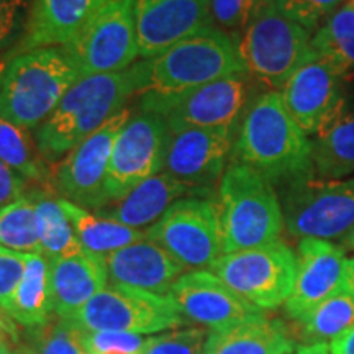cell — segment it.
Returning <instances> with one entry per match:
<instances>
[{"mask_svg":"<svg viewBox=\"0 0 354 354\" xmlns=\"http://www.w3.org/2000/svg\"><path fill=\"white\" fill-rule=\"evenodd\" d=\"M233 156L271 183L313 174L312 141L287 112L279 91L264 92L248 105Z\"/></svg>","mask_w":354,"mask_h":354,"instance_id":"obj_1","label":"cell"},{"mask_svg":"<svg viewBox=\"0 0 354 354\" xmlns=\"http://www.w3.org/2000/svg\"><path fill=\"white\" fill-rule=\"evenodd\" d=\"M138 94H176L218 79L246 74L238 41L209 25L156 57L131 66Z\"/></svg>","mask_w":354,"mask_h":354,"instance_id":"obj_2","label":"cell"},{"mask_svg":"<svg viewBox=\"0 0 354 354\" xmlns=\"http://www.w3.org/2000/svg\"><path fill=\"white\" fill-rule=\"evenodd\" d=\"M138 94L131 68L122 73L81 77L69 88L55 112L38 128L37 143L46 161H57L123 110Z\"/></svg>","mask_w":354,"mask_h":354,"instance_id":"obj_3","label":"cell"},{"mask_svg":"<svg viewBox=\"0 0 354 354\" xmlns=\"http://www.w3.org/2000/svg\"><path fill=\"white\" fill-rule=\"evenodd\" d=\"M216 209L223 254L276 243L286 227L271 180L236 161L221 176Z\"/></svg>","mask_w":354,"mask_h":354,"instance_id":"obj_4","label":"cell"},{"mask_svg":"<svg viewBox=\"0 0 354 354\" xmlns=\"http://www.w3.org/2000/svg\"><path fill=\"white\" fill-rule=\"evenodd\" d=\"M79 79L59 48L19 53L7 61L0 79V117L38 130Z\"/></svg>","mask_w":354,"mask_h":354,"instance_id":"obj_5","label":"cell"},{"mask_svg":"<svg viewBox=\"0 0 354 354\" xmlns=\"http://www.w3.org/2000/svg\"><path fill=\"white\" fill-rule=\"evenodd\" d=\"M308 30L287 19L272 2L241 33L238 50L248 76L277 91L312 56Z\"/></svg>","mask_w":354,"mask_h":354,"instance_id":"obj_6","label":"cell"},{"mask_svg":"<svg viewBox=\"0 0 354 354\" xmlns=\"http://www.w3.org/2000/svg\"><path fill=\"white\" fill-rule=\"evenodd\" d=\"M287 232L292 236L338 240L354 227V176L320 179L308 174L287 183L282 197Z\"/></svg>","mask_w":354,"mask_h":354,"instance_id":"obj_7","label":"cell"},{"mask_svg":"<svg viewBox=\"0 0 354 354\" xmlns=\"http://www.w3.org/2000/svg\"><path fill=\"white\" fill-rule=\"evenodd\" d=\"M61 50L79 77L131 68L140 56L135 0H109Z\"/></svg>","mask_w":354,"mask_h":354,"instance_id":"obj_8","label":"cell"},{"mask_svg":"<svg viewBox=\"0 0 354 354\" xmlns=\"http://www.w3.org/2000/svg\"><path fill=\"white\" fill-rule=\"evenodd\" d=\"M212 272L246 302L268 310L286 305L297 276V254L281 240L221 254Z\"/></svg>","mask_w":354,"mask_h":354,"instance_id":"obj_9","label":"cell"},{"mask_svg":"<svg viewBox=\"0 0 354 354\" xmlns=\"http://www.w3.org/2000/svg\"><path fill=\"white\" fill-rule=\"evenodd\" d=\"M250 94L248 74H234L176 94L141 95V110L165 122L167 133L187 128H233Z\"/></svg>","mask_w":354,"mask_h":354,"instance_id":"obj_10","label":"cell"},{"mask_svg":"<svg viewBox=\"0 0 354 354\" xmlns=\"http://www.w3.org/2000/svg\"><path fill=\"white\" fill-rule=\"evenodd\" d=\"M146 240L166 250L185 271H210L221 254L218 209L203 197H184L172 203Z\"/></svg>","mask_w":354,"mask_h":354,"instance_id":"obj_11","label":"cell"},{"mask_svg":"<svg viewBox=\"0 0 354 354\" xmlns=\"http://www.w3.org/2000/svg\"><path fill=\"white\" fill-rule=\"evenodd\" d=\"M73 322L87 331L145 335L176 328L185 320L169 295L112 284L88 300Z\"/></svg>","mask_w":354,"mask_h":354,"instance_id":"obj_12","label":"cell"},{"mask_svg":"<svg viewBox=\"0 0 354 354\" xmlns=\"http://www.w3.org/2000/svg\"><path fill=\"white\" fill-rule=\"evenodd\" d=\"M130 118L131 110H120L66 154L53 174V185L61 198L92 212L109 205L105 180L110 156L118 133Z\"/></svg>","mask_w":354,"mask_h":354,"instance_id":"obj_13","label":"cell"},{"mask_svg":"<svg viewBox=\"0 0 354 354\" xmlns=\"http://www.w3.org/2000/svg\"><path fill=\"white\" fill-rule=\"evenodd\" d=\"M348 79L328 59L312 53L282 87L287 112L305 135H318L346 110Z\"/></svg>","mask_w":354,"mask_h":354,"instance_id":"obj_14","label":"cell"},{"mask_svg":"<svg viewBox=\"0 0 354 354\" xmlns=\"http://www.w3.org/2000/svg\"><path fill=\"white\" fill-rule=\"evenodd\" d=\"M167 130L158 115H131L115 140L105 190L110 202L120 201L136 185L159 174L165 162Z\"/></svg>","mask_w":354,"mask_h":354,"instance_id":"obj_15","label":"cell"},{"mask_svg":"<svg viewBox=\"0 0 354 354\" xmlns=\"http://www.w3.org/2000/svg\"><path fill=\"white\" fill-rule=\"evenodd\" d=\"M169 297L185 320L216 331L264 318V310L246 302L212 271L185 272L171 287Z\"/></svg>","mask_w":354,"mask_h":354,"instance_id":"obj_16","label":"cell"},{"mask_svg":"<svg viewBox=\"0 0 354 354\" xmlns=\"http://www.w3.org/2000/svg\"><path fill=\"white\" fill-rule=\"evenodd\" d=\"M232 140L233 128H187L167 133L162 171L202 192L227 171Z\"/></svg>","mask_w":354,"mask_h":354,"instance_id":"obj_17","label":"cell"},{"mask_svg":"<svg viewBox=\"0 0 354 354\" xmlns=\"http://www.w3.org/2000/svg\"><path fill=\"white\" fill-rule=\"evenodd\" d=\"M212 0H135L140 56L156 57L212 25Z\"/></svg>","mask_w":354,"mask_h":354,"instance_id":"obj_18","label":"cell"},{"mask_svg":"<svg viewBox=\"0 0 354 354\" xmlns=\"http://www.w3.org/2000/svg\"><path fill=\"white\" fill-rule=\"evenodd\" d=\"M346 251L331 241L304 238L297 250V276L286 312L297 320L310 308L344 289Z\"/></svg>","mask_w":354,"mask_h":354,"instance_id":"obj_19","label":"cell"},{"mask_svg":"<svg viewBox=\"0 0 354 354\" xmlns=\"http://www.w3.org/2000/svg\"><path fill=\"white\" fill-rule=\"evenodd\" d=\"M109 281L158 295H169L171 287L185 269L154 241L141 240L105 258Z\"/></svg>","mask_w":354,"mask_h":354,"instance_id":"obj_20","label":"cell"},{"mask_svg":"<svg viewBox=\"0 0 354 354\" xmlns=\"http://www.w3.org/2000/svg\"><path fill=\"white\" fill-rule=\"evenodd\" d=\"M107 284V261L100 256L82 250L68 258L50 261L53 313L66 320H73L79 310Z\"/></svg>","mask_w":354,"mask_h":354,"instance_id":"obj_21","label":"cell"},{"mask_svg":"<svg viewBox=\"0 0 354 354\" xmlns=\"http://www.w3.org/2000/svg\"><path fill=\"white\" fill-rule=\"evenodd\" d=\"M109 0H33L20 53L64 46Z\"/></svg>","mask_w":354,"mask_h":354,"instance_id":"obj_22","label":"cell"},{"mask_svg":"<svg viewBox=\"0 0 354 354\" xmlns=\"http://www.w3.org/2000/svg\"><path fill=\"white\" fill-rule=\"evenodd\" d=\"M197 194H201V190L189 187L161 171L136 185L120 201L110 202L95 214L136 230L149 228L165 215L172 203L184 197H197Z\"/></svg>","mask_w":354,"mask_h":354,"instance_id":"obj_23","label":"cell"},{"mask_svg":"<svg viewBox=\"0 0 354 354\" xmlns=\"http://www.w3.org/2000/svg\"><path fill=\"white\" fill-rule=\"evenodd\" d=\"M294 342L281 323L259 320L210 331L203 354H290Z\"/></svg>","mask_w":354,"mask_h":354,"instance_id":"obj_24","label":"cell"},{"mask_svg":"<svg viewBox=\"0 0 354 354\" xmlns=\"http://www.w3.org/2000/svg\"><path fill=\"white\" fill-rule=\"evenodd\" d=\"M2 312L25 328L41 325L53 315L50 261L43 254H28L24 277Z\"/></svg>","mask_w":354,"mask_h":354,"instance_id":"obj_25","label":"cell"},{"mask_svg":"<svg viewBox=\"0 0 354 354\" xmlns=\"http://www.w3.org/2000/svg\"><path fill=\"white\" fill-rule=\"evenodd\" d=\"M61 205H63L66 215L69 216L71 223H73L81 248L87 253L107 258L115 251L146 238V232L105 218L95 212L82 209V207L64 201V198H61Z\"/></svg>","mask_w":354,"mask_h":354,"instance_id":"obj_26","label":"cell"},{"mask_svg":"<svg viewBox=\"0 0 354 354\" xmlns=\"http://www.w3.org/2000/svg\"><path fill=\"white\" fill-rule=\"evenodd\" d=\"M313 174L320 179H346L354 174V112L344 110L312 141Z\"/></svg>","mask_w":354,"mask_h":354,"instance_id":"obj_27","label":"cell"},{"mask_svg":"<svg viewBox=\"0 0 354 354\" xmlns=\"http://www.w3.org/2000/svg\"><path fill=\"white\" fill-rule=\"evenodd\" d=\"M30 197L35 202L39 245L44 258L51 261L81 253V243L61 205V198L53 197L46 190H39Z\"/></svg>","mask_w":354,"mask_h":354,"instance_id":"obj_28","label":"cell"},{"mask_svg":"<svg viewBox=\"0 0 354 354\" xmlns=\"http://www.w3.org/2000/svg\"><path fill=\"white\" fill-rule=\"evenodd\" d=\"M312 51L342 71L348 82L354 81V2L348 0L335 10L312 35Z\"/></svg>","mask_w":354,"mask_h":354,"instance_id":"obj_29","label":"cell"},{"mask_svg":"<svg viewBox=\"0 0 354 354\" xmlns=\"http://www.w3.org/2000/svg\"><path fill=\"white\" fill-rule=\"evenodd\" d=\"M0 159L26 180L53 183L46 159L39 151L32 130L0 117Z\"/></svg>","mask_w":354,"mask_h":354,"instance_id":"obj_30","label":"cell"},{"mask_svg":"<svg viewBox=\"0 0 354 354\" xmlns=\"http://www.w3.org/2000/svg\"><path fill=\"white\" fill-rule=\"evenodd\" d=\"M313 343H326L354 325V299L342 289L295 320Z\"/></svg>","mask_w":354,"mask_h":354,"instance_id":"obj_31","label":"cell"},{"mask_svg":"<svg viewBox=\"0 0 354 354\" xmlns=\"http://www.w3.org/2000/svg\"><path fill=\"white\" fill-rule=\"evenodd\" d=\"M81 336V326L53 313L41 325L25 328L19 348L21 354H84Z\"/></svg>","mask_w":354,"mask_h":354,"instance_id":"obj_32","label":"cell"},{"mask_svg":"<svg viewBox=\"0 0 354 354\" xmlns=\"http://www.w3.org/2000/svg\"><path fill=\"white\" fill-rule=\"evenodd\" d=\"M0 246L25 254H41L35 202L26 194L0 210Z\"/></svg>","mask_w":354,"mask_h":354,"instance_id":"obj_33","label":"cell"},{"mask_svg":"<svg viewBox=\"0 0 354 354\" xmlns=\"http://www.w3.org/2000/svg\"><path fill=\"white\" fill-rule=\"evenodd\" d=\"M207 336L205 328L174 330L146 338L138 354H203Z\"/></svg>","mask_w":354,"mask_h":354,"instance_id":"obj_34","label":"cell"},{"mask_svg":"<svg viewBox=\"0 0 354 354\" xmlns=\"http://www.w3.org/2000/svg\"><path fill=\"white\" fill-rule=\"evenodd\" d=\"M259 0H212V21L225 33H243L263 10Z\"/></svg>","mask_w":354,"mask_h":354,"instance_id":"obj_35","label":"cell"},{"mask_svg":"<svg viewBox=\"0 0 354 354\" xmlns=\"http://www.w3.org/2000/svg\"><path fill=\"white\" fill-rule=\"evenodd\" d=\"M348 0H276V6L287 19L315 32L335 10Z\"/></svg>","mask_w":354,"mask_h":354,"instance_id":"obj_36","label":"cell"},{"mask_svg":"<svg viewBox=\"0 0 354 354\" xmlns=\"http://www.w3.org/2000/svg\"><path fill=\"white\" fill-rule=\"evenodd\" d=\"M82 348L88 354L127 353L138 354L145 339L140 335L120 331H87L82 330Z\"/></svg>","mask_w":354,"mask_h":354,"instance_id":"obj_37","label":"cell"},{"mask_svg":"<svg viewBox=\"0 0 354 354\" xmlns=\"http://www.w3.org/2000/svg\"><path fill=\"white\" fill-rule=\"evenodd\" d=\"M28 254L0 246V310L6 308L24 277Z\"/></svg>","mask_w":354,"mask_h":354,"instance_id":"obj_38","label":"cell"},{"mask_svg":"<svg viewBox=\"0 0 354 354\" xmlns=\"http://www.w3.org/2000/svg\"><path fill=\"white\" fill-rule=\"evenodd\" d=\"M33 0H0V50L28 24Z\"/></svg>","mask_w":354,"mask_h":354,"instance_id":"obj_39","label":"cell"},{"mask_svg":"<svg viewBox=\"0 0 354 354\" xmlns=\"http://www.w3.org/2000/svg\"><path fill=\"white\" fill-rule=\"evenodd\" d=\"M26 179L0 159V210L25 196Z\"/></svg>","mask_w":354,"mask_h":354,"instance_id":"obj_40","label":"cell"},{"mask_svg":"<svg viewBox=\"0 0 354 354\" xmlns=\"http://www.w3.org/2000/svg\"><path fill=\"white\" fill-rule=\"evenodd\" d=\"M331 354H354V325L330 342Z\"/></svg>","mask_w":354,"mask_h":354,"instance_id":"obj_41","label":"cell"},{"mask_svg":"<svg viewBox=\"0 0 354 354\" xmlns=\"http://www.w3.org/2000/svg\"><path fill=\"white\" fill-rule=\"evenodd\" d=\"M344 290L354 299V258L346 261V272H344Z\"/></svg>","mask_w":354,"mask_h":354,"instance_id":"obj_42","label":"cell"},{"mask_svg":"<svg viewBox=\"0 0 354 354\" xmlns=\"http://www.w3.org/2000/svg\"><path fill=\"white\" fill-rule=\"evenodd\" d=\"M297 354H331V351L326 343H310L307 346L299 348Z\"/></svg>","mask_w":354,"mask_h":354,"instance_id":"obj_43","label":"cell"},{"mask_svg":"<svg viewBox=\"0 0 354 354\" xmlns=\"http://www.w3.org/2000/svg\"><path fill=\"white\" fill-rule=\"evenodd\" d=\"M13 342H15V339L8 338V335H7L6 338L0 342V354H21L20 348L13 346Z\"/></svg>","mask_w":354,"mask_h":354,"instance_id":"obj_44","label":"cell"},{"mask_svg":"<svg viewBox=\"0 0 354 354\" xmlns=\"http://www.w3.org/2000/svg\"><path fill=\"white\" fill-rule=\"evenodd\" d=\"M343 250L346 251V250H353L354 251V227H353V230L351 232H349L346 236L343 238Z\"/></svg>","mask_w":354,"mask_h":354,"instance_id":"obj_45","label":"cell"},{"mask_svg":"<svg viewBox=\"0 0 354 354\" xmlns=\"http://www.w3.org/2000/svg\"><path fill=\"white\" fill-rule=\"evenodd\" d=\"M6 68H7V61L0 59V79H2V74H3V71H6Z\"/></svg>","mask_w":354,"mask_h":354,"instance_id":"obj_46","label":"cell"},{"mask_svg":"<svg viewBox=\"0 0 354 354\" xmlns=\"http://www.w3.org/2000/svg\"><path fill=\"white\" fill-rule=\"evenodd\" d=\"M261 3H263V7H268L269 3H272V2H276V0H259Z\"/></svg>","mask_w":354,"mask_h":354,"instance_id":"obj_47","label":"cell"},{"mask_svg":"<svg viewBox=\"0 0 354 354\" xmlns=\"http://www.w3.org/2000/svg\"><path fill=\"white\" fill-rule=\"evenodd\" d=\"M84 354H88V353H84Z\"/></svg>","mask_w":354,"mask_h":354,"instance_id":"obj_48","label":"cell"},{"mask_svg":"<svg viewBox=\"0 0 354 354\" xmlns=\"http://www.w3.org/2000/svg\"><path fill=\"white\" fill-rule=\"evenodd\" d=\"M353 2H354V0H353Z\"/></svg>","mask_w":354,"mask_h":354,"instance_id":"obj_49","label":"cell"}]
</instances>
